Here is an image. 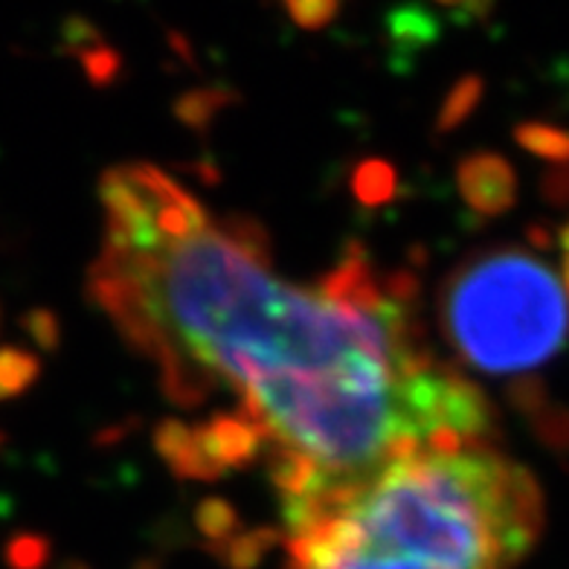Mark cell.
<instances>
[{"label":"cell","instance_id":"obj_1","mask_svg":"<svg viewBox=\"0 0 569 569\" xmlns=\"http://www.w3.org/2000/svg\"><path fill=\"white\" fill-rule=\"evenodd\" d=\"M99 201L108 232L88 297L174 405L198 407L227 383L264 439L329 480L372 473L416 436L405 383L436 360L419 302L390 297L360 241L302 288L273 273L253 218L216 221L196 203L154 224L128 166L102 174Z\"/></svg>","mask_w":569,"mask_h":569},{"label":"cell","instance_id":"obj_2","mask_svg":"<svg viewBox=\"0 0 569 569\" xmlns=\"http://www.w3.org/2000/svg\"><path fill=\"white\" fill-rule=\"evenodd\" d=\"M288 569H515L543 532V495L497 448L419 450L282 502Z\"/></svg>","mask_w":569,"mask_h":569},{"label":"cell","instance_id":"obj_3","mask_svg":"<svg viewBox=\"0 0 569 569\" xmlns=\"http://www.w3.org/2000/svg\"><path fill=\"white\" fill-rule=\"evenodd\" d=\"M439 320L465 367L486 375L529 372L567 343L569 300L540 256L488 248L465 256L445 277Z\"/></svg>","mask_w":569,"mask_h":569},{"label":"cell","instance_id":"obj_4","mask_svg":"<svg viewBox=\"0 0 569 569\" xmlns=\"http://www.w3.org/2000/svg\"><path fill=\"white\" fill-rule=\"evenodd\" d=\"M457 187L468 210L482 218L502 216L517 201V174L497 151H473L459 160Z\"/></svg>","mask_w":569,"mask_h":569},{"label":"cell","instance_id":"obj_5","mask_svg":"<svg viewBox=\"0 0 569 569\" xmlns=\"http://www.w3.org/2000/svg\"><path fill=\"white\" fill-rule=\"evenodd\" d=\"M198 450L203 459L216 468L221 477L232 468H244V465L259 459L264 433L241 412H218L212 419L201 421L192 427Z\"/></svg>","mask_w":569,"mask_h":569},{"label":"cell","instance_id":"obj_6","mask_svg":"<svg viewBox=\"0 0 569 569\" xmlns=\"http://www.w3.org/2000/svg\"><path fill=\"white\" fill-rule=\"evenodd\" d=\"M511 405L517 412L529 419L535 433L543 445H549L558 453H569V410L549 401L547 387L538 378H520L511 387Z\"/></svg>","mask_w":569,"mask_h":569},{"label":"cell","instance_id":"obj_7","mask_svg":"<svg viewBox=\"0 0 569 569\" xmlns=\"http://www.w3.org/2000/svg\"><path fill=\"white\" fill-rule=\"evenodd\" d=\"M154 450H158L160 459L169 465V471H172L174 477H180V480L212 482L221 477V473L203 459L201 450H198L192 427L183 425L180 419H163L154 427Z\"/></svg>","mask_w":569,"mask_h":569},{"label":"cell","instance_id":"obj_8","mask_svg":"<svg viewBox=\"0 0 569 569\" xmlns=\"http://www.w3.org/2000/svg\"><path fill=\"white\" fill-rule=\"evenodd\" d=\"M268 477L279 488L282 502L302 500V497L315 495L322 482H329V477L311 459L302 457V453H297L291 448H282V445L270 448Z\"/></svg>","mask_w":569,"mask_h":569},{"label":"cell","instance_id":"obj_9","mask_svg":"<svg viewBox=\"0 0 569 569\" xmlns=\"http://www.w3.org/2000/svg\"><path fill=\"white\" fill-rule=\"evenodd\" d=\"M279 543H282V532L273 526H262V529H241L236 538L207 547V552L227 569H256L264 555L277 549Z\"/></svg>","mask_w":569,"mask_h":569},{"label":"cell","instance_id":"obj_10","mask_svg":"<svg viewBox=\"0 0 569 569\" xmlns=\"http://www.w3.org/2000/svg\"><path fill=\"white\" fill-rule=\"evenodd\" d=\"M236 102V90L232 88H196L183 93V97L174 102V117H178L183 126H189L192 131H207L212 126L218 113L230 108Z\"/></svg>","mask_w":569,"mask_h":569},{"label":"cell","instance_id":"obj_11","mask_svg":"<svg viewBox=\"0 0 569 569\" xmlns=\"http://www.w3.org/2000/svg\"><path fill=\"white\" fill-rule=\"evenodd\" d=\"M41 375V360L30 349L3 346L0 349V401H12L23 396Z\"/></svg>","mask_w":569,"mask_h":569},{"label":"cell","instance_id":"obj_12","mask_svg":"<svg viewBox=\"0 0 569 569\" xmlns=\"http://www.w3.org/2000/svg\"><path fill=\"white\" fill-rule=\"evenodd\" d=\"M398 189V172L387 160H363L352 174V192L367 207H381L392 201Z\"/></svg>","mask_w":569,"mask_h":569},{"label":"cell","instance_id":"obj_13","mask_svg":"<svg viewBox=\"0 0 569 569\" xmlns=\"http://www.w3.org/2000/svg\"><path fill=\"white\" fill-rule=\"evenodd\" d=\"M515 140L535 158L555 166H569V131L547 126V122H523L515 128Z\"/></svg>","mask_w":569,"mask_h":569},{"label":"cell","instance_id":"obj_14","mask_svg":"<svg viewBox=\"0 0 569 569\" xmlns=\"http://www.w3.org/2000/svg\"><path fill=\"white\" fill-rule=\"evenodd\" d=\"M196 529L207 540V547H216V543L236 538L244 526H241L236 506H230L221 497H207L196 506Z\"/></svg>","mask_w":569,"mask_h":569},{"label":"cell","instance_id":"obj_15","mask_svg":"<svg viewBox=\"0 0 569 569\" xmlns=\"http://www.w3.org/2000/svg\"><path fill=\"white\" fill-rule=\"evenodd\" d=\"M482 93H486L482 76L477 73L462 76V79L448 90V97H445L442 108H439L436 131H453L457 126H462V122L473 113V108L480 106Z\"/></svg>","mask_w":569,"mask_h":569},{"label":"cell","instance_id":"obj_16","mask_svg":"<svg viewBox=\"0 0 569 569\" xmlns=\"http://www.w3.org/2000/svg\"><path fill=\"white\" fill-rule=\"evenodd\" d=\"M390 36L398 47H425L439 36V21L427 16V9L407 7L390 16Z\"/></svg>","mask_w":569,"mask_h":569},{"label":"cell","instance_id":"obj_17","mask_svg":"<svg viewBox=\"0 0 569 569\" xmlns=\"http://www.w3.org/2000/svg\"><path fill=\"white\" fill-rule=\"evenodd\" d=\"M53 555V543L44 535L18 532L3 547V561L9 569H44Z\"/></svg>","mask_w":569,"mask_h":569},{"label":"cell","instance_id":"obj_18","mask_svg":"<svg viewBox=\"0 0 569 569\" xmlns=\"http://www.w3.org/2000/svg\"><path fill=\"white\" fill-rule=\"evenodd\" d=\"M79 61H82L84 73H88V79L97 84V88H111V84L120 79L122 59L113 47L106 44V41L84 50V53L79 56Z\"/></svg>","mask_w":569,"mask_h":569},{"label":"cell","instance_id":"obj_19","mask_svg":"<svg viewBox=\"0 0 569 569\" xmlns=\"http://www.w3.org/2000/svg\"><path fill=\"white\" fill-rule=\"evenodd\" d=\"M21 329L44 352H56L61 346V322L56 317V311H50V308H30L21 317Z\"/></svg>","mask_w":569,"mask_h":569},{"label":"cell","instance_id":"obj_20","mask_svg":"<svg viewBox=\"0 0 569 569\" xmlns=\"http://www.w3.org/2000/svg\"><path fill=\"white\" fill-rule=\"evenodd\" d=\"M284 12L293 18V23H300L302 30H320L326 23L335 21V16L340 12V7L335 0H297V3H288Z\"/></svg>","mask_w":569,"mask_h":569},{"label":"cell","instance_id":"obj_21","mask_svg":"<svg viewBox=\"0 0 569 569\" xmlns=\"http://www.w3.org/2000/svg\"><path fill=\"white\" fill-rule=\"evenodd\" d=\"M102 44V36L90 21L84 18H70L64 27H61V47H68L70 53L82 56L90 47Z\"/></svg>","mask_w":569,"mask_h":569},{"label":"cell","instance_id":"obj_22","mask_svg":"<svg viewBox=\"0 0 569 569\" xmlns=\"http://www.w3.org/2000/svg\"><path fill=\"white\" fill-rule=\"evenodd\" d=\"M540 189H543V198L555 207H569V166H555L543 174L540 180Z\"/></svg>","mask_w":569,"mask_h":569},{"label":"cell","instance_id":"obj_23","mask_svg":"<svg viewBox=\"0 0 569 569\" xmlns=\"http://www.w3.org/2000/svg\"><path fill=\"white\" fill-rule=\"evenodd\" d=\"M526 239L532 241L535 248H540V250L552 248V236H549V230L543 224H529V227H526Z\"/></svg>","mask_w":569,"mask_h":569},{"label":"cell","instance_id":"obj_24","mask_svg":"<svg viewBox=\"0 0 569 569\" xmlns=\"http://www.w3.org/2000/svg\"><path fill=\"white\" fill-rule=\"evenodd\" d=\"M561 284H563V293H567L569 300V256L561 259Z\"/></svg>","mask_w":569,"mask_h":569},{"label":"cell","instance_id":"obj_25","mask_svg":"<svg viewBox=\"0 0 569 569\" xmlns=\"http://www.w3.org/2000/svg\"><path fill=\"white\" fill-rule=\"evenodd\" d=\"M558 244H561L563 256H569V221L561 227V230H558Z\"/></svg>","mask_w":569,"mask_h":569},{"label":"cell","instance_id":"obj_26","mask_svg":"<svg viewBox=\"0 0 569 569\" xmlns=\"http://www.w3.org/2000/svg\"><path fill=\"white\" fill-rule=\"evenodd\" d=\"M59 569H90V567H88V563H84V561H79V558H70V561L61 563Z\"/></svg>","mask_w":569,"mask_h":569},{"label":"cell","instance_id":"obj_27","mask_svg":"<svg viewBox=\"0 0 569 569\" xmlns=\"http://www.w3.org/2000/svg\"><path fill=\"white\" fill-rule=\"evenodd\" d=\"M0 448H3V433H0Z\"/></svg>","mask_w":569,"mask_h":569}]
</instances>
